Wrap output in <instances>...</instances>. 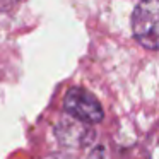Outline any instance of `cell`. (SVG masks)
<instances>
[{
    "instance_id": "obj_2",
    "label": "cell",
    "mask_w": 159,
    "mask_h": 159,
    "mask_svg": "<svg viewBox=\"0 0 159 159\" xmlns=\"http://www.w3.org/2000/svg\"><path fill=\"white\" fill-rule=\"evenodd\" d=\"M63 110L86 123H99L104 113L99 101L82 87H72L63 98Z\"/></svg>"
},
{
    "instance_id": "obj_1",
    "label": "cell",
    "mask_w": 159,
    "mask_h": 159,
    "mask_svg": "<svg viewBox=\"0 0 159 159\" xmlns=\"http://www.w3.org/2000/svg\"><path fill=\"white\" fill-rule=\"evenodd\" d=\"M157 0H142L132 14V31L145 48H157Z\"/></svg>"
}]
</instances>
